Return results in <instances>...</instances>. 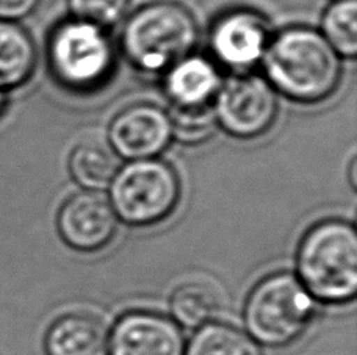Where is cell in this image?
<instances>
[{
  "instance_id": "ffe728a7",
  "label": "cell",
  "mask_w": 357,
  "mask_h": 355,
  "mask_svg": "<svg viewBox=\"0 0 357 355\" xmlns=\"http://www.w3.org/2000/svg\"><path fill=\"white\" fill-rule=\"evenodd\" d=\"M130 0H68L71 17L110 29L124 21Z\"/></svg>"
},
{
  "instance_id": "5b68a950",
  "label": "cell",
  "mask_w": 357,
  "mask_h": 355,
  "mask_svg": "<svg viewBox=\"0 0 357 355\" xmlns=\"http://www.w3.org/2000/svg\"><path fill=\"white\" fill-rule=\"evenodd\" d=\"M315 299L291 272L262 278L248 296L243 321L246 333L260 346L285 347L307 331Z\"/></svg>"
},
{
  "instance_id": "3957f363",
  "label": "cell",
  "mask_w": 357,
  "mask_h": 355,
  "mask_svg": "<svg viewBox=\"0 0 357 355\" xmlns=\"http://www.w3.org/2000/svg\"><path fill=\"white\" fill-rule=\"evenodd\" d=\"M296 277L315 301L351 302L357 294V233L343 219H324L305 232L296 252Z\"/></svg>"
},
{
  "instance_id": "8fae6325",
  "label": "cell",
  "mask_w": 357,
  "mask_h": 355,
  "mask_svg": "<svg viewBox=\"0 0 357 355\" xmlns=\"http://www.w3.org/2000/svg\"><path fill=\"white\" fill-rule=\"evenodd\" d=\"M185 338L168 316L135 310L121 316L108 333L107 355H185Z\"/></svg>"
},
{
  "instance_id": "7c38bea8",
  "label": "cell",
  "mask_w": 357,
  "mask_h": 355,
  "mask_svg": "<svg viewBox=\"0 0 357 355\" xmlns=\"http://www.w3.org/2000/svg\"><path fill=\"white\" fill-rule=\"evenodd\" d=\"M222 77L212 58L191 54L163 74V90L171 106L199 109L213 105Z\"/></svg>"
},
{
  "instance_id": "7a4b0ae2",
  "label": "cell",
  "mask_w": 357,
  "mask_h": 355,
  "mask_svg": "<svg viewBox=\"0 0 357 355\" xmlns=\"http://www.w3.org/2000/svg\"><path fill=\"white\" fill-rule=\"evenodd\" d=\"M199 27L188 8L171 0H157L129 15L119 35L126 61L146 77H163L177 61L193 54Z\"/></svg>"
},
{
  "instance_id": "d6986e66",
  "label": "cell",
  "mask_w": 357,
  "mask_h": 355,
  "mask_svg": "<svg viewBox=\"0 0 357 355\" xmlns=\"http://www.w3.org/2000/svg\"><path fill=\"white\" fill-rule=\"evenodd\" d=\"M168 115L171 119V127H173V139L188 145L207 141L218 127L213 105L199 106V109L171 106Z\"/></svg>"
},
{
  "instance_id": "9a60e30c",
  "label": "cell",
  "mask_w": 357,
  "mask_h": 355,
  "mask_svg": "<svg viewBox=\"0 0 357 355\" xmlns=\"http://www.w3.org/2000/svg\"><path fill=\"white\" fill-rule=\"evenodd\" d=\"M119 166V158L110 145L93 139L75 145L68 160L69 174L85 191L108 189Z\"/></svg>"
},
{
  "instance_id": "52a82bcc",
  "label": "cell",
  "mask_w": 357,
  "mask_h": 355,
  "mask_svg": "<svg viewBox=\"0 0 357 355\" xmlns=\"http://www.w3.org/2000/svg\"><path fill=\"white\" fill-rule=\"evenodd\" d=\"M216 124L229 136L256 139L271 129L279 115V94L264 75L232 74L222 80L213 100Z\"/></svg>"
},
{
  "instance_id": "8992f818",
  "label": "cell",
  "mask_w": 357,
  "mask_h": 355,
  "mask_svg": "<svg viewBox=\"0 0 357 355\" xmlns=\"http://www.w3.org/2000/svg\"><path fill=\"white\" fill-rule=\"evenodd\" d=\"M181 198L182 183L176 169L160 158H149L119 166L107 199L124 224L149 227L169 218Z\"/></svg>"
},
{
  "instance_id": "e0dca14e",
  "label": "cell",
  "mask_w": 357,
  "mask_h": 355,
  "mask_svg": "<svg viewBox=\"0 0 357 355\" xmlns=\"http://www.w3.org/2000/svg\"><path fill=\"white\" fill-rule=\"evenodd\" d=\"M171 316L177 326L199 329L215 320L220 299L215 290L204 283H185L177 287L169 299Z\"/></svg>"
},
{
  "instance_id": "9c48e42d",
  "label": "cell",
  "mask_w": 357,
  "mask_h": 355,
  "mask_svg": "<svg viewBox=\"0 0 357 355\" xmlns=\"http://www.w3.org/2000/svg\"><path fill=\"white\" fill-rule=\"evenodd\" d=\"M108 145L121 160L158 158L173 141L168 111L149 102L126 106L108 124Z\"/></svg>"
},
{
  "instance_id": "ac0fdd59",
  "label": "cell",
  "mask_w": 357,
  "mask_h": 355,
  "mask_svg": "<svg viewBox=\"0 0 357 355\" xmlns=\"http://www.w3.org/2000/svg\"><path fill=\"white\" fill-rule=\"evenodd\" d=\"M320 33L342 58L357 55V0H333L323 13Z\"/></svg>"
},
{
  "instance_id": "5bb4252c",
  "label": "cell",
  "mask_w": 357,
  "mask_h": 355,
  "mask_svg": "<svg viewBox=\"0 0 357 355\" xmlns=\"http://www.w3.org/2000/svg\"><path fill=\"white\" fill-rule=\"evenodd\" d=\"M38 61L33 36L21 24L0 19V90L8 93L31 79Z\"/></svg>"
},
{
  "instance_id": "603a6c76",
  "label": "cell",
  "mask_w": 357,
  "mask_h": 355,
  "mask_svg": "<svg viewBox=\"0 0 357 355\" xmlns=\"http://www.w3.org/2000/svg\"><path fill=\"white\" fill-rule=\"evenodd\" d=\"M6 105H8V97H6V93L0 90V118L3 116L6 110Z\"/></svg>"
},
{
  "instance_id": "277c9868",
  "label": "cell",
  "mask_w": 357,
  "mask_h": 355,
  "mask_svg": "<svg viewBox=\"0 0 357 355\" xmlns=\"http://www.w3.org/2000/svg\"><path fill=\"white\" fill-rule=\"evenodd\" d=\"M49 71L61 88L93 93L110 80L116 66V49L107 30L69 17L56 24L46 44Z\"/></svg>"
},
{
  "instance_id": "7402d4cb",
  "label": "cell",
  "mask_w": 357,
  "mask_h": 355,
  "mask_svg": "<svg viewBox=\"0 0 357 355\" xmlns=\"http://www.w3.org/2000/svg\"><path fill=\"white\" fill-rule=\"evenodd\" d=\"M356 166H357V161H356V158H353L351 163H349V169H348L349 183H351L353 189H356Z\"/></svg>"
},
{
  "instance_id": "44dd1931",
  "label": "cell",
  "mask_w": 357,
  "mask_h": 355,
  "mask_svg": "<svg viewBox=\"0 0 357 355\" xmlns=\"http://www.w3.org/2000/svg\"><path fill=\"white\" fill-rule=\"evenodd\" d=\"M41 0H0V19L17 22L30 16Z\"/></svg>"
},
{
  "instance_id": "2e32d148",
  "label": "cell",
  "mask_w": 357,
  "mask_h": 355,
  "mask_svg": "<svg viewBox=\"0 0 357 355\" xmlns=\"http://www.w3.org/2000/svg\"><path fill=\"white\" fill-rule=\"evenodd\" d=\"M185 355H264V352L246 332L226 322L212 321L196 329L185 346Z\"/></svg>"
},
{
  "instance_id": "4fadbf2b",
  "label": "cell",
  "mask_w": 357,
  "mask_h": 355,
  "mask_svg": "<svg viewBox=\"0 0 357 355\" xmlns=\"http://www.w3.org/2000/svg\"><path fill=\"white\" fill-rule=\"evenodd\" d=\"M108 331L86 313H69L49 327L44 338L47 355H107Z\"/></svg>"
},
{
  "instance_id": "6da1fadb",
  "label": "cell",
  "mask_w": 357,
  "mask_h": 355,
  "mask_svg": "<svg viewBox=\"0 0 357 355\" xmlns=\"http://www.w3.org/2000/svg\"><path fill=\"white\" fill-rule=\"evenodd\" d=\"M260 66L274 91L304 105L324 102L339 90L343 77L342 56L320 30L307 25L273 33Z\"/></svg>"
},
{
  "instance_id": "30bf717a",
  "label": "cell",
  "mask_w": 357,
  "mask_h": 355,
  "mask_svg": "<svg viewBox=\"0 0 357 355\" xmlns=\"http://www.w3.org/2000/svg\"><path fill=\"white\" fill-rule=\"evenodd\" d=\"M119 219L110 202L98 191H80L66 199L56 216L61 239L74 251L91 253L104 249L118 232Z\"/></svg>"
},
{
  "instance_id": "ba28073f",
  "label": "cell",
  "mask_w": 357,
  "mask_h": 355,
  "mask_svg": "<svg viewBox=\"0 0 357 355\" xmlns=\"http://www.w3.org/2000/svg\"><path fill=\"white\" fill-rule=\"evenodd\" d=\"M271 36L270 21L265 15L240 6L215 17L207 40L216 66L232 74H246L262 65Z\"/></svg>"
}]
</instances>
